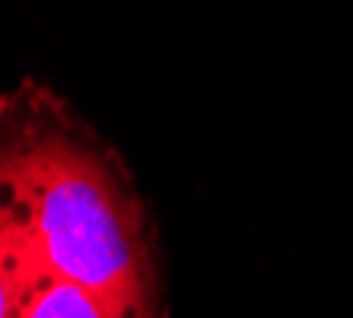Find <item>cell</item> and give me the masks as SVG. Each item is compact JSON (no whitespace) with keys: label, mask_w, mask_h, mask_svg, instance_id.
I'll return each instance as SVG.
<instances>
[{"label":"cell","mask_w":353,"mask_h":318,"mask_svg":"<svg viewBox=\"0 0 353 318\" xmlns=\"http://www.w3.org/2000/svg\"><path fill=\"white\" fill-rule=\"evenodd\" d=\"M0 217L45 277L92 290L118 318H163L157 232L131 169L48 83L0 96Z\"/></svg>","instance_id":"obj_1"},{"label":"cell","mask_w":353,"mask_h":318,"mask_svg":"<svg viewBox=\"0 0 353 318\" xmlns=\"http://www.w3.org/2000/svg\"><path fill=\"white\" fill-rule=\"evenodd\" d=\"M45 280L35 252L10 220L0 217V318H19L32 290Z\"/></svg>","instance_id":"obj_2"},{"label":"cell","mask_w":353,"mask_h":318,"mask_svg":"<svg viewBox=\"0 0 353 318\" xmlns=\"http://www.w3.org/2000/svg\"><path fill=\"white\" fill-rule=\"evenodd\" d=\"M19 318H118V312L86 286L45 277L32 290Z\"/></svg>","instance_id":"obj_3"}]
</instances>
